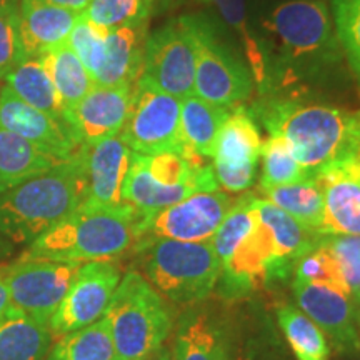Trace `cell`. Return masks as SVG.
Returning <instances> with one entry per match:
<instances>
[{"label": "cell", "instance_id": "obj_48", "mask_svg": "<svg viewBox=\"0 0 360 360\" xmlns=\"http://www.w3.org/2000/svg\"><path fill=\"white\" fill-rule=\"evenodd\" d=\"M242 360H244V359H242Z\"/></svg>", "mask_w": 360, "mask_h": 360}, {"label": "cell", "instance_id": "obj_15", "mask_svg": "<svg viewBox=\"0 0 360 360\" xmlns=\"http://www.w3.org/2000/svg\"><path fill=\"white\" fill-rule=\"evenodd\" d=\"M292 270V265L278 257L276 242L257 215L252 232L224 262L219 292L227 299L242 297L274 281H285Z\"/></svg>", "mask_w": 360, "mask_h": 360}, {"label": "cell", "instance_id": "obj_46", "mask_svg": "<svg viewBox=\"0 0 360 360\" xmlns=\"http://www.w3.org/2000/svg\"><path fill=\"white\" fill-rule=\"evenodd\" d=\"M352 157L360 164V141H359V143H357V147H355V152H354Z\"/></svg>", "mask_w": 360, "mask_h": 360}, {"label": "cell", "instance_id": "obj_2", "mask_svg": "<svg viewBox=\"0 0 360 360\" xmlns=\"http://www.w3.org/2000/svg\"><path fill=\"white\" fill-rule=\"evenodd\" d=\"M87 197L84 150L47 172L0 193V237L32 244L84 205Z\"/></svg>", "mask_w": 360, "mask_h": 360}, {"label": "cell", "instance_id": "obj_6", "mask_svg": "<svg viewBox=\"0 0 360 360\" xmlns=\"http://www.w3.org/2000/svg\"><path fill=\"white\" fill-rule=\"evenodd\" d=\"M219 188L212 164L193 162L175 152L157 155L134 152L122 199L124 204L147 217L193 193L214 192Z\"/></svg>", "mask_w": 360, "mask_h": 360}, {"label": "cell", "instance_id": "obj_7", "mask_svg": "<svg viewBox=\"0 0 360 360\" xmlns=\"http://www.w3.org/2000/svg\"><path fill=\"white\" fill-rule=\"evenodd\" d=\"M283 60L328 62L339 56L330 13L322 0H289L264 24Z\"/></svg>", "mask_w": 360, "mask_h": 360}, {"label": "cell", "instance_id": "obj_18", "mask_svg": "<svg viewBox=\"0 0 360 360\" xmlns=\"http://www.w3.org/2000/svg\"><path fill=\"white\" fill-rule=\"evenodd\" d=\"M134 89V85H94L87 96L67 112L64 119L80 146H92L120 134L129 117Z\"/></svg>", "mask_w": 360, "mask_h": 360}, {"label": "cell", "instance_id": "obj_13", "mask_svg": "<svg viewBox=\"0 0 360 360\" xmlns=\"http://www.w3.org/2000/svg\"><path fill=\"white\" fill-rule=\"evenodd\" d=\"M122 276L114 260H94L80 265L69 292L49 322L52 337L65 335L101 321Z\"/></svg>", "mask_w": 360, "mask_h": 360}, {"label": "cell", "instance_id": "obj_42", "mask_svg": "<svg viewBox=\"0 0 360 360\" xmlns=\"http://www.w3.org/2000/svg\"><path fill=\"white\" fill-rule=\"evenodd\" d=\"M40 2L51 4V6H57L62 8H69V11L84 12L87 8L90 0H40Z\"/></svg>", "mask_w": 360, "mask_h": 360}, {"label": "cell", "instance_id": "obj_14", "mask_svg": "<svg viewBox=\"0 0 360 360\" xmlns=\"http://www.w3.org/2000/svg\"><path fill=\"white\" fill-rule=\"evenodd\" d=\"M262 143L254 115L244 107L231 110L219 130L212 155L219 187L231 193L249 191L257 177Z\"/></svg>", "mask_w": 360, "mask_h": 360}, {"label": "cell", "instance_id": "obj_45", "mask_svg": "<svg viewBox=\"0 0 360 360\" xmlns=\"http://www.w3.org/2000/svg\"><path fill=\"white\" fill-rule=\"evenodd\" d=\"M17 4H19V0H0V11L11 6H17Z\"/></svg>", "mask_w": 360, "mask_h": 360}, {"label": "cell", "instance_id": "obj_8", "mask_svg": "<svg viewBox=\"0 0 360 360\" xmlns=\"http://www.w3.org/2000/svg\"><path fill=\"white\" fill-rule=\"evenodd\" d=\"M80 265L82 264L22 255L0 274L6 282L12 307L49 327Z\"/></svg>", "mask_w": 360, "mask_h": 360}, {"label": "cell", "instance_id": "obj_25", "mask_svg": "<svg viewBox=\"0 0 360 360\" xmlns=\"http://www.w3.org/2000/svg\"><path fill=\"white\" fill-rule=\"evenodd\" d=\"M52 345L47 326L11 307L0 317V360H45Z\"/></svg>", "mask_w": 360, "mask_h": 360}, {"label": "cell", "instance_id": "obj_37", "mask_svg": "<svg viewBox=\"0 0 360 360\" xmlns=\"http://www.w3.org/2000/svg\"><path fill=\"white\" fill-rule=\"evenodd\" d=\"M219 8L220 15L232 29L240 35L242 44H244L247 60L250 64V70L254 79L259 85H264L267 80V65H265L264 51L260 49L257 39L250 34L249 24H247L245 0H207Z\"/></svg>", "mask_w": 360, "mask_h": 360}, {"label": "cell", "instance_id": "obj_35", "mask_svg": "<svg viewBox=\"0 0 360 360\" xmlns=\"http://www.w3.org/2000/svg\"><path fill=\"white\" fill-rule=\"evenodd\" d=\"M152 2L154 0H90L82 15L103 30H114L147 20Z\"/></svg>", "mask_w": 360, "mask_h": 360}, {"label": "cell", "instance_id": "obj_43", "mask_svg": "<svg viewBox=\"0 0 360 360\" xmlns=\"http://www.w3.org/2000/svg\"><path fill=\"white\" fill-rule=\"evenodd\" d=\"M11 307H12V305H11V299H8V292H7L6 282H4L2 274H0V317H2V315L6 314Z\"/></svg>", "mask_w": 360, "mask_h": 360}, {"label": "cell", "instance_id": "obj_22", "mask_svg": "<svg viewBox=\"0 0 360 360\" xmlns=\"http://www.w3.org/2000/svg\"><path fill=\"white\" fill-rule=\"evenodd\" d=\"M147 20L109 30L101 70L94 77L96 85L117 87L137 84L142 74L147 44Z\"/></svg>", "mask_w": 360, "mask_h": 360}, {"label": "cell", "instance_id": "obj_31", "mask_svg": "<svg viewBox=\"0 0 360 360\" xmlns=\"http://www.w3.org/2000/svg\"><path fill=\"white\" fill-rule=\"evenodd\" d=\"M264 199L276 204L305 227L321 232L323 219L322 188L314 177L262 191Z\"/></svg>", "mask_w": 360, "mask_h": 360}, {"label": "cell", "instance_id": "obj_36", "mask_svg": "<svg viewBox=\"0 0 360 360\" xmlns=\"http://www.w3.org/2000/svg\"><path fill=\"white\" fill-rule=\"evenodd\" d=\"M294 272L295 281L321 283V285L332 287V289L350 295V290L347 283H345L339 262H337L332 252L327 249V245L322 240L314 250L307 252V254L297 260L294 265Z\"/></svg>", "mask_w": 360, "mask_h": 360}, {"label": "cell", "instance_id": "obj_41", "mask_svg": "<svg viewBox=\"0 0 360 360\" xmlns=\"http://www.w3.org/2000/svg\"><path fill=\"white\" fill-rule=\"evenodd\" d=\"M24 58L19 32V4L0 11V79Z\"/></svg>", "mask_w": 360, "mask_h": 360}, {"label": "cell", "instance_id": "obj_32", "mask_svg": "<svg viewBox=\"0 0 360 360\" xmlns=\"http://www.w3.org/2000/svg\"><path fill=\"white\" fill-rule=\"evenodd\" d=\"M277 321L297 360H328L330 345L327 337L297 305H281Z\"/></svg>", "mask_w": 360, "mask_h": 360}, {"label": "cell", "instance_id": "obj_3", "mask_svg": "<svg viewBox=\"0 0 360 360\" xmlns=\"http://www.w3.org/2000/svg\"><path fill=\"white\" fill-rule=\"evenodd\" d=\"M142 219L130 205L124 209L82 205L35 238L24 255L75 264L114 260L137 244Z\"/></svg>", "mask_w": 360, "mask_h": 360}, {"label": "cell", "instance_id": "obj_47", "mask_svg": "<svg viewBox=\"0 0 360 360\" xmlns=\"http://www.w3.org/2000/svg\"><path fill=\"white\" fill-rule=\"evenodd\" d=\"M2 252H4V244H2V240H0V255H2Z\"/></svg>", "mask_w": 360, "mask_h": 360}, {"label": "cell", "instance_id": "obj_9", "mask_svg": "<svg viewBox=\"0 0 360 360\" xmlns=\"http://www.w3.org/2000/svg\"><path fill=\"white\" fill-rule=\"evenodd\" d=\"M180 110V98L157 90L152 85L137 82L129 117L119 137L135 154L157 155L175 152L184 155Z\"/></svg>", "mask_w": 360, "mask_h": 360}, {"label": "cell", "instance_id": "obj_39", "mask_svg": "<svg viewBox=\"0 0 360 360\" xmlns=\"http://www.w3.org/2000/svg\"><path fill=\"white\" fill-rule=\"evenodd\" d=\"M107 34H109V30L101 29L98 25L85 19L84 15H80L69 37L72 51L77 53L80 62L89 70V74L92 75V79L96 77L97 72L102 67Z\"/></svg>", "mask_w": 360, "mask_h": 360}, {"label": "cell", "instance_id": "obj_21", "mask_svg": "<svg viewBox=\"0 0 360 360\" xmlns=\"http://www.w3.org/2000/svg\"><path fill=\"white\" fill-rule=\"evenodd\" d=\"M82 12L69 11L40 0L19 2V32L24 57H40L69 42Z\"/></svg>", "mask_w": 360, "mask_h": 360}, {"label": "cell", "instance_id": "obj_11", "mask_svg": "<svg viewBox=\"0 0 360 360\" xmlns=\"http://www.w3.org/2000/svg\"><path fill=\"white\" fill-rule=\"evenodd\" d=\"M195 40L193 94L219 107L238 105L252 92L250 72L232 56L205 22L192 19Z\"/></svg>", "mask_w": 360, "mask_h": 360}, {"label": "cell", "instance_id": "obj_19", "mask_svg": "<svg viewBox=\"0 0 360 360\" xmlns=\"http://www.w3.org/2000/svg\"><path fill=\"white\" fill-rule=\"evenodd\" d=\"M87 197L84 205L94 209H124L122 191L134 152L122 139H105L92 146H82Z\"/></svg>", "mask_w": 360, "mask_h": 360}, {"label": "cell", "instance_id": "obj_12", "mask_svg": "<svg viewBox=\"0 0 360 360\" xmlns=\"http://www.w3.org/2000/svg\"><path fill=\"white\" fill-rule=\"evenodd\" d=\"M236 200L224 191L193 193L143 217L139 225V240L170 238L180 242H209Z\"/></svg>", "mask_w": 360, "mask_h": 360}, {"label": "cell", "instance_id": "obj_16", "mask_svg": "<svg viewBox=\"0 0 360 360\" xmlns=\"http://www.w3.org/2000/svg\"><path fill=\"white\" fill-rule=\"evenodd\" d=\"M292 292L299 309L317 323L337 352H359L360 310L352 297L321 283L299 281H294Z\"/></svg>", "mask_w": 360, "mask_h": 360}, {"label": "cell", "instance_id": "obj_10", "mask_svg": "<svg viewBox=\"0 0 360 360\" xmlns=\"http://www.w3.org/2000/svg\"><path fill=\"white\" fill-rule=\"evenodd\" d=\"M193 80L195 40L192 17H182L148 35L142 74L137 82L184 101L193 94Z\"/></svg>", "mask_w": 360, "mask_h": 360}, {"label": "cell", "instance_id": "obj_24", "mask_svg": "<svg viewBox=\"0 0 360 360\" xmlns=\"http://www.w3.org/2000/svg\"><path fill=\"white\" fill-rule=\"evenodd\" d=\"M229 114L231 109L227 107L214 105L197 96L184 98L180 110L184 155L200 164H205V159H212L219 130Z\"/></svg>", "mask_w": 360, "mask_h": 360}, {"label": "cell", "instance_id": "obj_29", "mask_svg": "<svg viewBox=\"0 0 360 360\" xmlns=\"http://www.w3.org/2000/svg\"><path fill=\"white\" fill-rule=\"evenodd\" d=\"M4 80L13 96L19 97L27 105L42 110L56 119L65 120L56 87L40 57H24Z\"/></svg>", "mask_w": 360, "mask_h": 360}, {"label": "cell", "instance_id": "obj_20", "mask_svg": "<svg viewBox=\"0 0 360 360\" xmlns=\"http://www.w3.org/2000/svg\"><path fill=\"white\" fill-rule=\"evenodd\" d=\"M322 188L321 233L360 236V164L354 157L328 165L314 177Z\"/></svg>", "mask_w": 360, "mask_h": 360}, {"label": "cell", "instance_id": "obj_17", "mask_svg": "<svg viewBox=\"0 0 360 360\" xmlns=\"http://www.w3.org/2000/svg\"><path fill=\"white\" fill-rule=\"evenodd\" d=\"M0 127L11 130L57 162H65L80 150L69 124L27 105L6 85L0 89Z\"/></svg>", "mask_w": 360, "mask_h": 360}, {"label": "cell", "instance_id": "obj_38", "mask_svg": "<svg viewBox=\"0 0 360 360\" xmlns=\"http://www.w3.org/2000/svg\"><path fill=\"white\" fill-rule=\"evenodd\" d=\"M334 22L339 45L360 79V0H334Z\"/></svg>", "mask_w": 360, "mask_h": 360}, {"label": "cell", "instance_id": "obj_4", "mask_svg": "<svg viewBox=\"0 0 360 360\" xmlns=\"http://www.w3.org/2000/svg\"><path fill=\"white\" fill-rule=\"evenodd\" d=\"M139 270L165 300L195 305L212 294L222 274V262L209 242L170 238L139 240L132 249Z\"/></svg>", "mask_w": 360, "mask_h": 360}, {"label": "cell", "instance_id": "obj_23", "mask_svg": "<svg viewBox=\"0 0 360 360\" xmlns=\"http://www.w3.org/2000/svg\"><path fill=\"white\" fill-rule=\"evenodd\" d=\"M172 357L174 360H232L231 340L212 314L192 307L179 321Z\"/></svg>", "mask_w": 360, "mask_h": 360}, {"label": "cell", "instance_id": "obj_28", "mask_svg": "<svg viewBox=\"0 0 360 360\" xmlns=\"http://www.w3.org/2000/svg\"><path fill=\"white\" fill-rule=\"evenodd\" d=\"M45 70L56 87L58 102L64 115L74 109L94 89L92 75L85 69L77 53L72 51L69 42L40 56Z\"/></svg>", "mask_w": 360, "mask_h": 360}, {"label": "cell", "instance_id": "obj_34", "mask_svg": "<svg viewBox=\"0 0 360 360\" xmlns=\"http://www.w3.org/2000/svg\"><path fill=\"white\" fill-rule=\"evenodd\" d=\"M262 175H260V191L289 186L310 179L302 165L292 154L289 143L277 135H270L269 141L262 143Z\"/></svg>", "mask_w": 360, "mask_h": 360}, {"label": "cell", "instance_id": "obj_44", "mask_svg": "<svg viewBox=\"0 0 360 360\" xmlns=\"http://www.w3.org/2000/svg\"><path fill=\"white\" fill-rule=\"evenodd\" d=\"M142 360H174V357H172V350L167 349V347H164V345H162V347H160L159 350H155L154 354H150V355H148V357L142 359Z\"/></svg>", "mask_w": 360, "mask_h": 360}, {"label": "cell", "instance_id": "obj_27", "mask_svg": "<svg viewBox=\"0 0 360 360\" xmlns=\"http://www.w3.org/2000/svg\"><path fill=\"white\" fill-rule=\"evenodd\" d=\"M57 164L60 162L45 155L25 139L0 127V193L47 172Z\"/></svg>", "mask_w": 360, "mask_h": 360}, {"label": "cell", "instance_id": "obj_26", "mask_svg": "<svg viewBox=\"0 0 360 360\" xmlns=\"http://www.w3.org/2000/svg\"><path fill=\"white\" fill-rule=\"evenodd\" d=\"M255 209H257L259 220L269 229L270 236L276 242L278 257L292 267L302 255L321 244L323 233L305 227L270 200L257 197Z\"/></svg>", "mask_w": 360, "mask_h": 360}, {"label": "cell", "instance_id": "obj_5", "mask_svg": "<svg viewBox=\"0 0 360 360\" xmlns=\"http://www.w3.org/2000/svg\"><path fill=\"white\" fill-rule=\"evenodd\" d=\"M103 319L120 360L148 357L165 344L174 328L169 302L137 270L124 274Z\"/></svg>", "mask_w": 360, "mask_h": 360}, {"label": "cell", "instance_id": "obj_30", "mask_svg": "<svg viewBox=\"0 0 360 360\" xmlns=\"http://www.w3.org/2000/svg\"><path fill=\"white\" fill-rule=\"evenodd\" d=\"M45 360H120L105 319L57 337Z\"/></svg>", "mask_w": 360, "mask_h": 360}, {"label": "cell", "instance_id": "obj_40", "mask_svg": "<svg viewBox=\"0 0 360 360\" xmlns=\"http://www.w3.org/2000/svg\"><path fill=\"white\" fill-rule=\"evenodd\" d=\"M322 242L339 262L350 295L360 310V236H328Z\"/></svg>", "mask_w": 360, "mask_h": 360}, {"label": "cell", "instance_id": "obj_1", "mask_svg": "<svg viewBox=\"0 0 360 360\" xmlns=\"http://www.w3.org/2000/svg\"><path fill=\"white\" fill-rule=\"evenodd\" d=\"M254 114L270 135L289 143L309 177L335 162L352 157L360 141V114L292 98H269Z\"/></svg>", "mask_w": 360, "mask_h": 360}, {"label": "cell", "instance_id": "obj_33", "mask_svg": "<svg viewBox=\"0 0 360 360\" xmlns=\"http://www.w3.org/2000/svg\"><path fill=\"white\" fill-rule=\"evenodd\" d=\"M255 199H257V195H254V193H245L244 197H237L231 212L220 224L215 236L210 238V244H212L214 252L217 254L222 265L257 224Z\"/></svg>", "mask_w": 360, "mask_h": 360}]
</instances>
